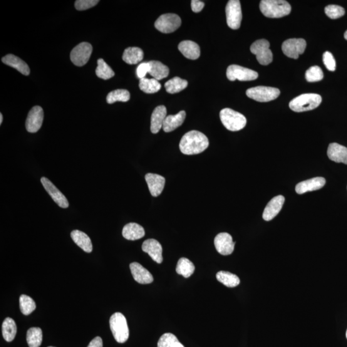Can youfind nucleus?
<instances>
[{"mask_svg":"<svg viewBox=\"0 0 347 347\" xmlns=\"http://www.w3.org/2000/svg\"><path fill=\"white\" fill-rule=\"evenodd\" d=\"M209 141L204 135L198 131H191L183 135L180 143L181 152L186 155H197L207 150Z\"/></svg>","mask_w":347,"mask_h":347,"instance_id":"nucleus-1","label":"nucleus"},{"mask_svg":"<svg viewBox=\"0 0 347 347\" xmlns=\"http://www.w3.org/2000/svg\"><path fill=\"white\" fill-rule=\"evenodd\" d=\"M260 10L266 17L280 18L289 15L291 7L284 0H262L260 3Z\"/></svg>","mask_w":347,"mask_h":347,"instance_id":"nucleus-2","label":"nucleus"},{"mask_svg":"<svg viewBox=\"0 0 347 347\" xmlns=\"http://www.w3.org/2000/svg\"><path fill=\"white\" fill-rule=\"evenodd\" d=\"M321 101V96L318 94H302L290 102L289 108L294 112H304L318 108Z\"/></svg>","mask_w":347,"mask_h":347,"instance_id":"nucleus-3","label":"nucleus"},{"mask_svg":"<svg viewBox=\"0 0 347 347\" xmlns=\"http://www.w3.org/2000/svg\"><path fill=\"white\" fill-rule=\"evenodd\" d=\"M220 118L223 126L231 131L242 130L247 123L246 118L242 114L230 108H225L220 111Z\"/></svg>","mask_w":347,"mask_h":347,"instance_id":"nucleus-4","label":"nucleus"},{"mask_svg":"<svg viewBox=\"0 0 347 347\" xmlns=\"http://www.w3.org/2000/svg\"><path fill=\"white\" fill-rule=\"evenodd\" d=\"M110 326L114 338L118 343H123L130 336L127 320L120 312H115L111 316Z\"/></svg>","mask_w":347,"mask_h":347,"instance_id":"nucleus-5","label":"nucleus"},{"mask_svg":"<svg viewBox=\"0 0 347 347\" xmlns=\"http://www.w3.org/2000/svg\"><path fill=\"white\" fill-rule=\"evenodd\" d=\"M281 91L279 89L267 86H257L249 89L246 95L260 103H267L279 97Z\"/></svg>","mask_w":347,"mask_h":347,"instance_id":"nucleus-6","label":"nucleus"},{"mask_svg":"<svg viewBox=\"0 0 347 347\" xmlns=\"http://www.w3.org/2000/svg\"><path fill=\"white\" fill-rule=\"evenodd\" d=\"M270 44L266 39H259L250 47V51L256 56L258 62L262 65H268L272 61V54L269 49Z\"/></svg>","mask_w":347,"mask_h":347,"instance_id":"nucleus-7","label":"nucleus"},{"mask_svg":"<svg viewBox=\"0 0 347 347\" xmlns=\"http://www.w3.org/2000/svg\"><path fill=\"white\" fill-rule=\"evenodd\" d=\"M182 24L180 16L175 14H165L158 17L156 21V29L162 33L169 34L177 31Z\"/></svg>","mask_w":347,"mask_h":347,"instance_id":"nucleus-8","label":"nucleus"},{"mask_svg":"<svg viewBox=\"0 0 347 347\" xmlns=\"http://www.w3.org/2000/svg\"><path fill=\"white\" fill-rule=\"evenodd\" d=\"M228 26L230 29H239L242 21V11L239 0H230L226 7Z\"/></svg>","mask_w":347,"mask_h":347,"instance_id":"nucleus-9","label":"nucleus"},{"mask_svg":"<svg viewBox=\"0 0 347 347\" xmlns=\"http://www.w3.org/2000/svg\"><path fill=\"white\" fill-rule=\"evenodd\" d=\"M227 76V78L231 81L235 80L250 81L257 79L259 77V74L252 69L233 64L228 67Z\"/></svg>","mask_w":347,"mask_h":347,"instance_id":"nucleus-10","label":"nucleus"},{"mask_svg":"<svg viewBox=\"0 0 347 347\" xmlns=\"http://www.w3.org/2000/svg\"><path fill=\"white\" fill-rule=\"evenodd\" d=\"M93 47L91 44L86 42L79 44L71 52V61L76 66L85 65L90 59Z\"/></svg>","mask_w":347,"mask_h":347,"instance_id":"nucleus-11","label":"nucleus"},{"mask_svg":"<svg viewBox=\"0 0 347 347\" xmlns=\"http://www.w3.org/2000/svg\"><path fill=\"white\" fill-rule=\"evenodd\" d=\"M306 45V41L304 39H289L282 44V49L288 58L296 59L301 54H304Z\"/></svg>","mask_w":347,"mask_h":347,"instance_id":"nucleus-12","label":"nucleus"},{"mask_svg":"<svg viewBox=\"0 0 347 347\" xmlns=\"http://www.w3.org/2000/svg\"><path fill=\"white\" fill-rule=\"evenodd\" d=\"M44 119L43 108L36 106L31 109L27 116L26 126L27 131L34 133L40 130Z\"/></svg>","mask_w":347,"mask_h":347,"instance_id":"nucleus-13","label":"nucleus"},{"mask_svg":"<svg viewBox=\"0 0 347 347\" xmlns=\"http://www.w3.org/2000/svg\"><path fill=\"white\" fill-rule=\"evenodd\" d=\"M215 249L219 254L222 255H229L234 252L235 242L232 237L228 233H220L214 239Z\"/></svg>","mask_w":347,"mask_h":347,"instance_id":"nucleus-14","label":"nucleus"},{"mask_svg":"<svg viewBox=\"0 0 347 347\" xmlns=\"http://www.w3.org/2000/svg\"><path fill=\"white\" fill-rule=\"evenodd\" d=\"M41 182L44 189L51 195L52 199L58 204L59 207L63 208L68 207L69 203L64 195L56 187L55 185L49 181L48 178H41Z\"/></svg>","mask_w":347,"mask_h":347,"instance_id":"nucleus-15","label":"nucleus"},{"mask_svg":"<svg viewBox=\"0 0 347 347\" xmlns=\"http://www.w3.org/2000/svg\"><path fill=\"white\" fill-rule=\"evenodd\" d=\"M284 202L285 197L283 195H279L272 198L265 208L262 215L263 219L266 221L274 219L281 212Z\"/></svg>","mask_w":347,"mask_h":347,"instance_id":"nucleus-16","label":"nucleus"},{"mask_svg":"<svg viewBox=\"0 0 347 347\" xmlns=\"http://www.w3.org/2000/svg\"><path fill=\"white\" fill-rule=\"evenodd\" d=\"M142 249L143 252L147 253L153 260L158 264L163 262V249L160 243L155 239H150L143 242Z\"/></svg>","mask_w":347,"mask_h":347,"instance_id":"nucleus-17","label":"nucleus"},{"mask_svg":"<svg viewBox=\"0 0 347 347\" xmlns=\"http://www.w3.org/2000/svg\"><path fill=\"white\" fill-rule=\"evenodd\" d=\"M145 181L153 197L159 196L162 194L165 184L164 177L156 174L148 173L145 175Z\"/></svg>","mask_w":347,"mask_h":347,"instance_id":"nucleus-18","label":"nucleus"},{"mask_svg":"<svg viewBox=\"0 0 347 347\" xmlns=\"http://www.w3.org/2000/svg\"><path fill=\"white\" fill-rule=\"evenodd\" d=\"M326 181L324 178L316 177L304 181L296 185L295 190L299 194H303L307 192L321 189L326 185Z\"/></svg>","mask_w":347,"mask_h":347,"instance_id":"nucleus-19","label":"nucleus"},{"mask_svg":"<svg viewBox=\"0 0 347 347\" xmlns=\"http://www.w3.org/2000/svg\"><path fill=\"white\" fill-rule=\"evenodd\" d=\"M130 269L135 281L139 284H148L153 282V275L151 272L138 262L130 264Z\"/></svg>","mask_w":347,"mask_h":347,"instance_id":"nucleus-20","label":"nucleus"},{"mask_svg":"<svg viewBox=\"0 0 347 347\" xmlns=\"http://www.w3.org/2000/svg\"><path fill=\"white\" fill-rule=\"evenodd\" d=\"M327 156L330 160L336 163L347 165V148L337 143H332L327 150Z\"/></svg>","mask_w":347,"mask_h":347,"instance_id":"nucleus-21","label":"nucleus"},{"mask_svg":"<svg viewBox=\"0 0 347 347\" xmlns=\"http://www.w3.org/2000/svg\"><path fill=\"white\" fill-rule=\"evenodd\" d=\"M167 117V108L164 106H159L153 111L151 115V131L153 134L159 132L163 128V121Z\"/></svg>","mask_w":347,"mask_h":347,"instance_id":"nucleus-22","label":"nucleus"},{"mask_svg":"<svg viewBox=\"0 0 347 347\" xmlns=\"http://www.w3.org/2000/svg\"><path fill=\"white\" fill-rule=\"evenodd\" d=\"M178 49L186 58L195 60L200 58V48L196 43L192 41H183L178 45Z\"/></svg>","mask_w":347,"mask_h":347,"instance_id":"nucleus-23","label":"nucleus"},{"mask_svg":"<svg viewBox=\"0 0 347 347\" xmlns=\"http://www.w3.org/2000/svg\"><path fill=\"white\" fill-rule=\"evenodd\" d=\"M4 63L12 67L24 76H29L31 71L26 62L13 54H8L2 59Z\"/></svg>","mask_w":347,"mask_h":347,"instance_id":"nucleus-24","label":"nucleus"},{"mask_svg":"<svg viewBox=\"0 0 347 347\" xmlns=\"http://www.w3.org/2000/svg\"><path fill=\"white\" fill-rule=\"evenodd\" d=\"M186 117L185 111H181L180 112L175 115H168L165 118L163 123V130L165 133H170L179 128L184 122Z\"/></svg>","mask_w":347,"mask_h":347,"instance_id":"nucleus-25","label":"nucleus"},{"mask_svg":"<svg viewBox=\"0 0 347 347\" xmlns=\"http://www.w3.org/2000/svg\"><path fill=\"white\" fill-rule=\"evenodd\" d=\"M122 235L127 240H138L144 237L145 230L142 226L137 223L131 222L123 227Z\"/></svg>","mask_w":347,"mask_h":347,"instance_id":"nucleus-26","label":"nucleus"},{"mask_svg":"<svg viewBox=\"0 0 347 347\" xmlns=\"http://www.w3.org/2000/svg\"><path fill=\"white\" fill-rule=\"evenodd\" d=\"M71 239L79 247L87 253L92 252L93 246L90 238L86 234L79 230H73L71 233Z\"/></svg>","mask_w":347,"mask_h":347,"instance_id":"nucleus-27","label":"nucleus"},{"mask_svg":"<svg viewBox=\"0 0 347 347\" xmlns=\"http://www.w3.org/2000/svg\"><path fill=\"white\" fill-rule=\"evenodd\" d=\"M150 64V70L148 73L154 79L157 81L162 80L163 79L167 78L169 73V69L160 61H151L148 62Z\"/></svg>","mask_w":347,"mask_h":347,"instance_id":"nucleus-28","label":"nucleus"},{"mask_svg":"<svg viewBox=\"0 0 347 347\" xmlns=\"http://www.w3.org/2000/svg\"><path fill=\"white\" fill-rule=\"evenodd\" d=\"M143 52L138 47H130L123 52L122 59L128 64H136L142 61Z\"/></svg>","mask_w":347,"mask_h":347,"instance_id":"nucleus-29","label":"nucleus"},{"mask_svg":"<svg viewBox=\"0 0 347 347\" xmlns=\"http://www.w3.org/2000/svg\"><path fill=\"white\" fill-rule=\"evenodd\" d=\"M187 86V81L178 78V77L171 79L170 80L165 84L166 91L170 94L179 93L180 91L185 90Z\"/></svg>","mask_w":347,"mask_h":347,"instance_id":"nucleus-30","label":"nucleus"},{"mask_svg":"<svg viewBox=\"0 0 347 347\" xmlns=\"http://www.w3.org/2000/svg\"><path fill=\"white\" fill-rule=\"evenodd\" d=\"M216 278L218 281L228 287H235L240 284L239 278L236 275L229 271H219L216 275Z\"/></svg>","mask_w":347,"mask_h":347,"instance_id":"nucleus-31","label":"nucleus"},{"mask_svg":"<svg viewBox=\"0 0 347 347\" xmlns=\"http://www.w3.org/2000/svg\"><path fill=\"white\" fill-rule=\"evenodd\" d=\"M2 333L5 340L11 342L14 340L17 333V327L13 319L7 318L2 324Z\"/></svg>","mask_w":347,"mask_h":347,"instance_id":"nucleus-32","label":"nucleus"},{"mask_svg":"<svg viewBox=\"0 0 347 347\" xmlns=\"http://www.w3.org/2000/svg\"><path fill=\"white\" fill-rule=\"evenodd\" d=\"M176 271H177L178 274L182 275L183 277L188 278L194 274L195 266L189 259L185 257L181 258L178 260Z\"/></svg>","mask_w":347,"mask_h":347,"instance_id":"nucleus-33","label":"nucleus"},{"mask_svg":"<svg viewBox=\"0 0 347 347\" xmlns=\"http://www.w3.org/2000/svg\"><path fill=\"white\" fill-rule=\"evenodd\" d=\"M27 341L29 347H39L43 341V332L39 327H32L27 331Z\"/></svg>","mask_w":347,"mask_h":347,"instance_id":"nucleus-34","label":"nucleus"},{"mask_svg":"<svg viewBox=\"0 0 347 347\" xmlns=\"http://www.w3.org/2000/svg\"><path fill=\"white\" fill-rule=\"evenodd\" d=\"M139 87L141 90L146 93H155L159 91L161 84L155 79L143 78L140 79Z\"/></svg>","mask_w":347,"mask_h":347,"instance_id":"nucleus-35","label":"nucleus"},{"mask_svg":"<svg viewBox=\"0 0 347 347\" xmlns=\"http://www.w3.org/2000/svg\"><path fill=\"white\" fill-rule=\"evenodd\" d=\"M97 64L95 72L98 78L104 79V80H108V79L112 78L115 76V72H114L113 69L103 59H98Z\"/></svg>","mask_w":347,"mask_h":347,"instance_id":"nucleus-36","label":"nucleus"},{"mask_svg":"<svg viewBox=\"0 0 347 347\" xmlns=\"http://www.w3.org/2000/svg\"><path fill=\"white\" fill-rule=\"evenodd\" d=\"M130 99V93L128 90L119 89L111 91L108 93L106 101L108 104H113L116 102H128Z\"/></svg>","mask_w":347,"mask_h":347,"instance_id":"nucleus-37","label":"nucleus"},{"mask_svg":"<svg viewBox=\"0 0 347 347\" xmlns=\"http://www.w3.org/2000/svg\"><path fill=\"white\" fill-rule=\"evenodd\" d=\"M158 347H185L177 336L171 333H165L160 337Z\"/></svg>","mask_w":347,"mask_h":347,"instance_id":"nucleus-38","label":"nucleus"},{"mask_svg":"<svg viewBox=\"0 0 347 347\" xmlns=\"http://www.w3.org/2000/svg\"><path fill=\"white\" fill-rule=\"evenodd\" d=\"M19 307L24 315H29L36 308L34 300L26 294L21 295L19 298Z\"/></svg>","mask_w":347,"mask_h":347,"instance_id":"nucleus-39","label":"nucleus"},{"mask_svg":"<svg viewBox=\"0 0 347 347\" xmlns=\"http://www.w3.org/2000/svg\"><path fill=\"white\" fill-rule=\"evenodd\" d=\"M323 78L324 73L320 67L318 66H312L306 71V79L309 83L320 81Z\"/></svg>","mask_w":347,"mask_h":347,"instance_id":"nucleus-40","label":"nucleus"},{"mask_svg":"<svg viewBox=\"0 0 347 347\" xmlns=\"http://www.w3.org/2000/svg\"><path fill=\"white\" fill-rule=\"evenodd\" d=\"M325 12L327 16L331 19H338L344 16L345 11L343 7L336 6V5H330L325 9Z\"/></svg>","mask_w":347,"mask_h":347,"instance_id":"nucleus-41","label":"nucleus"},{"mask_svg":"<svg viewBox=\"0 0 347 347\" xmlns=\"http://www.w3.org/2000/svg\"><path fill=\"white\" fill-rule=\"evenodd\" d=\"M99 3L98 0H77L75 7L78 11H85V10L92 8Z\"/></svg>","mask_w":347,"mask_h":347,"instance_id":"nucleus-42","label":"nucleus"},{"mask_svg":"<svg viewBox=\"0 0 347 347\" xmlns=\"http://www.w3.org/2000/svg\"><path fill=\"white\" fill-rule=\"evenodd\" d=\"M323 61L327 69L329 71H334L336 69V61L333 54L329 52H326L324 54Z\"/></svg>","mask_w":347,"mask_h":347,"instance_id":"nucleus-43","label":"nucleus"},{"mask_svg":"<svg viewBox=\"0 0 347 347\" xmlns=\"http://www.w3.org/2000/svg\"><path fill=\"white\" fill-rule=\"evenodd\" d=\"M148 70H150L148 63L145 62V63H141L136 69V76L140 79L145 78L146 75L148 73Z\"/></svg>","mask_w":347,"mask_h":347,"instance_id":"nucleus-44","label":"nucleus"},{"mask_svg":"<svg viewBox=\"0 0 347 347\" xmlns=\"http://www.w3.org/2000/svg\"><path fill=\"white\" fill-rule=\"evenodd\" d=\"M204 7V2L199 1V0H192L191 2V7H192V11L195 12V13L202 11Z\"/></svg>","mask_w":347,"mask_h":347,"instance_id":"nucleus-45","label":"nucleus"},{"mask_svg":"<svg viewBox=\"0 0 347 347\" xmlns=\"http://www.w3.org/2000/svg\"><path fill=\"white\" fill-rule=\"evenodd\" d=\"M103 339H102L101 337H96L90 342L88 347H103Z\"/></svg>","mask_w":347,"mask_h":347,"instance_id":"nucleus-46","label":"nucleus"},{"mask_svg":"<svg viewBox=\"0 0 347 347\" xmlns=\"http://www.w3.org/2000/svg\"><path fill=\"white\" fill-rule=\"evenodd\" d=\"M2 122H3V115L2 114H0V125H2Z\"/></svg>","mask_w":347,"mask_h":347,"instance_id":"nucleus-47","label":"nucleus"},{"mask_svg":"<svg viewBox=\"0 0 347 347\" xmlns=\"http://www.w3.org/2000/svg\"><path fill=\"white\" fill-rule=\"evenodd\" d=\"M344 39H346V40H347V31L345 32H344Z\"/></svg>","mask_w":347,"mask_h":347,"instance_id":"nucleus-48","label":"nucleus"},{"mask_svg":"<svg viewBox=\"0 0 347 347\" xmlns=\"http://www.w3.org/2000/svg\"><path fill=\"white\" fill-rule=\"evenodd\" d=\"M346 339H347V330H346Z\"/></svg>","mask_w":347,"mask_h":347,"instance_id":"nucleus-49","label":"nucleus"},{"mask_svg":"<svg viewBox=\"0 0 347 347\" xmlns=\"http://www.w3.org/2000/svg\"><path fill=\"white\" fill-rule=\"evenodd\" d=\"M48 347H54V346H48Z\"/></svg>","mask_w":347,"mask_h":347,"instance_id":"nucleus-50","label":"nucleus"}]
</instances>
